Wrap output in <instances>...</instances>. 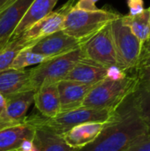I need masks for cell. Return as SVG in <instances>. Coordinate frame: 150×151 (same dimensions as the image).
<instances>
[{
	"label": "cell",
	"instance_id": "obj_1",
	"mask_svg": "<svg viewBox=\"0 0 150 151\" xmlns=\"http://www.w3.org/2000/svg\"><path fill=\"white\" fill-rule=\"evenodd\" d=\"M133 95L116 110L114 118L105 124L98 137L77 151H126L138 139L149 133Z\"/></svg>",
	"mask_w": 150,
	"mask_h": 151
},
{
	"label": "cell",
	"instance_id": "obj_2",
	"mask_svg": "<svg viewBox=\"0 0 150 151\" xmlns=\"http://www.w3.org/2000/svg\"><path fill=\"white\" fill-rule=\"evenodd\" d=\"M137 89L135 75H127L122 80H111L104 78L93 85L89 89L82 107L117 110Z\"/></svg>",
	"mask_w": 150,
	"mask_h": 151
},
{
	"label": "cell",
	"instance_id": "obj_3",
	"mask_svg": "<svg viewBox=\"0 0 150 151\" xmlns=\"http://www.w3.org/2000/svg\"><path fill=\"white\" fill-rule=\"evenodd\" d=\"M119 17V13L109 10L86 11L74 6L65 19L62 31L84 43L103 27Z\"/></svg>",
	"mask_w": 150,
	"mask_h": 151
},
{
	"label": "cell",
	"instance_id": "obj_4",
	"mask_svg": "<svg viewBox=\"0 0 150 151\" xmlns=\"http://www.w3.org/2000/svg\"><path fill=\"white\" fill-rule=\"evenodd\" d=\"M116 114V110H101L80 107L72 111L60 112L55 118L43 116H32L27 118L34 126H42L59 135H63L72 127L89 122L106 123L111 120Z\"/></svg>",
	"mask_w": 150,
	"mask_h": 151
},
{
	"label": "cell",
	"instance_id": "obj_5",
	"mask_svg": "<svg viewBox=\"0 0 150 151\" xmlns=\"http://www.w3.org/2000/svg\"><path fill=\"white\" fill-rule=\"evenodd\" d=\"M83 58L81 47L67 54L50 58L30 70L32 88L36 91L43 85L56 84L65 79L72 67Z\"/></svg>",
	"mask_w": 150,
	"mask_h": 151
},
{
	"label": "cell",
	"instance_id": "obj_6",
	"mask_svg": "<svg viewBox=\"0 0 150 151\" xmlns=\"http://www.w3.org/2000/svg\"><path fill=\"white\" fill-rule=\"evenodd\" d=\"M120 17L111 22V28L118 66L127 73L138 66L143 46Z\"/></svg>",
	"mask_w": 150,
	"mask_h": 151
},
{
	"label": "cell",
	"instance_id": "obj_7",
	"mask_svg": "<svg viewBox=\"0 0 150 151\" xmlns=\"http://www.w3.org/2000/svg\"><path fill=\"white\" fill-rule=\"evenodd\" d=\"M83 58L104 67L118 65L111 23L81 45Z\"/></svg>",
	"mask_w": 150,
	"mask_h": 151
},
{
	"label": "cell",
	"instance_id": "obj_8",
	"mask_svg": "<svg viewBox=\"0 0 150 151\" xmlns=\"http://www.w3.org/2000/svg\"><path fill=\"white\" fill-rule=\"evenodd\" d=\"M78 0H68L61 8L52 11L43 19H40L19 35L29 42L35 43L38 40L63 30L65 19L67 13L75 6Z\"/></svg>",
	"mask_w": 150,
	"mask_h": 151
},
{
	"label": "cell",
	"instance_id": "obj_9",
	"mask_svg": "<svg viewBox=\"0 0 150 151\" xmlns=\"http://www.w3.org/2000/svg\"><path fill=\"white\" fill-rule=\"evenodd\" d=\"M34 90L5 96V107L0 114V130L23 124L27 120V111L34 103Z\"/></svg>",
	"mask_w": 150,
	"mask_h": 151
},
{
	"label": "cell",
	"instance_id": "obj_10",
	"mask_svg": "<svg viewBox=\"0 0 150 151\" xmlns=\"http://www.w3.org/2000/svg\"><path fill=\"white\" fill-rule=\"evenodd\" d=\"M82 44L79 40L59 31L38 40L30 47V50L48 58H52L73 51Z\"/></svg>",
	"mask_w": 150,
	"mask_h": 151
},
{
	"label": "cell",
	"instance_id": "obj_11",
	"mask_svg": "<svg viewBox=\"0 0 150 151\" xmlns=\"http://www.w3.org/2000/svg\"><path fill=\"white\" fill-rule=\"evenodd\" d=\"M34 0H15L0 12V48L8 42Z\"/></svg>",
	"mask_w": 150,
	"mask_h": 151
},
{
	"label": "cell",
	"instance_id": "obj_12",
	"mask_svg": "<svg viewBox=\"0 0 150 151\" xmlns=\"http://www.w3.org/2000/svg\"><path fill=\"white\" fill-rule=\"evenodd\" d=\"M35 127L28 120L25 123L0 130V151H19L34 141Z\"/></svg>",
	"mask_w": 150,
	"mask_h": 151
},
{
	"label": "cell",
	"instance_id": "obj_13",
	"mask_svg": "<svg viewBox=\"0 0 150 151\" xmlns=\"http://www.w3.org/2000/svg\"><path fill=\"white\" fill-rule=\"evenodd\" d=\"M57 85L60 101V112L82 107V104L92 87L68 80H63Z\"/></svg>",
	"mask_w": 150,
	"mask_h": 151
},
{
	"label": "cell",
	"instance_id": "obj_14",
	"mask_svg": "<svg viewBox=\"0 0 150 151\" xmlns=\"http://www.w3.org/2000/svg\"><path fill=\"white\" fill-rule=\"evenodd\" d=\"M106 123H84L72 127L62 136L64 141L69 147L75 150H79L92 143L101 134Z\"/></svg>",
	"mask_w": 150,
	"mask_h": 151
},
{
	"label": "cell",
	"instance_id": "obj_15",
	"mask_svg": "<svg viewBox=\"0 0 150 151\" xmlns=\"http://www.w3.org/2000/svg\"><path fill=\"white\" fill-rule=\"evenodd\" d=\"M106 74L107 67L83 58L72 67L65 80L93 86L106 78Z\"/></svg>",
	"mask_w": 150,
	"mask_h": 151
},
{
	"label": "cell",
	"instance_id": "obj_16",
	"mask_svg": "<svg viewBox=\"0 0 150 151\" xmlns=\"http://www.w3.org/2000/svg\"><path fill=\"white\" fill-rule=\"evenodd\" d=\"M30 90H34L31 85L30 70L9 68L0 73V93L4 97Z\"/></svg>",
	"mask_w": 150,
	"mask_h": 151
},
{
	"label": "cell",
	"instance_id": "obj_17",
	"mask_svg": "<svg viewBox=\"0 0 150 151\" xmlns=\"http://www.w3.org/2000/svg\"><path fill=\"white\" fill-rule=\"evenodd\" d=\"M57 84L43 85L34 93V103L35 107L45 118H55L60 113V101Z\"/></svg>",
	"mask_w": 150,
	"mask_h": 151
},
{
	"label": "cell",
	"instance_id": "obj_18",
	"mask_svg": "<svg viewBox=\"0 0 150 151\" xmlns=\"http://www.w3.org/2000/svg\"><path fill=\"white\" fill-rule=\"evenodd\" d=\"M57 1L58 0H34L25 16L15 28L11 38L19 36L32 25L50 14L56 6Z\"/></svg>",
	"mask_w": 150,
	"mask_h": 151
},
{
	"label": "cell",
	"instance_id": "obj_19",
	"mask_svg": "<svg viewBox=\"0 0 150 151\" xmlns=\"http://www.w3.org/2000/svg\"><path fill=\"white\" fill-rule=\"evenodd\" d=\"M35 134L33 141L34 151H77L69 147L62 135L42 126H34Z\"/></svg>",
	"mask_w": 150,
	"mask_h": 151
},
{
	"label": "cell",
	"instance_id": "obj_20",
	"mask_svg": "<svg viewBox=\"0 0 150 151\" xmlns=\"http://www.w3.org/2000/svg\"><path fill=\"white\" fill-rule=\"evenodd\" d=\"M121 20L124 25H126L131 32L135 35V37L140 41V42L144 45V43L150 39V9L145 8L141 13L132 16V15H121Z\"/></svg>",
	"mask_w": 150,
	"mask_h": 151
},
{
	"label": "cell",
	"instance_id": "obj_21",
	"mask_svg": "<svg viewBox=\"0 0 150 151\" xmlns=\"http://www.w3.org/2000/svg\"><path fill=\"white\" fill-rule=\"evenodd\" d=\"M33 44V42H27L21 35L11 38L6 44L0 48V73L10 68L20 50L31 47Z\"/></svg>",
	"mask_w": 150,
	"mask_h": 151
},
{
	"label": "cell",
	"instance_id": "obj_22",
	"mask_svg": "<svg viewBox=\"0 0 150 151\" xmlns=\"http://www.w3.org/2000/svg\"><path fill=\"white\" fill-rule=\"evenodd\" d=\"M48 59L50 58H48L45 56H42L41 54L32 51L30 50V47H27L19 52V54L16 56V58L12 61L10 68L15 69V70H23L27 66L39 65Z\"/></svg>",
	"mask_w": 150,
	"mask_h": 151
},
{
	"label": "cell",
	"instance_id": "obj_23",
	"mask_svg": "<svg viewBox=\"0 0 150 151\" xmlns=\"http://www.w3.org/2000/svg\"><path fill=\"white\" fill-rule=\"evenodd\" d=\"M133 96L135 106L150 133V88L144 91H135Z\"/></svg>",
	"mask_w": 150,
	"mask_h": 151
},
{
	"label": "cell",
	"instance_id": "obj_24",
	"mask_svg": "<svg viewBox=\"0 0 150 151\" xmlns=\"http://www.w3.org/2000/svg\"><path fill=\"white\" fill-rule=\"evenodd\" d=\"M137 80L136 91H144L150 88V57L143 58L140 60L135 69Z\"/></svg>",
	"mask_w": 150,
	"mask_h": 151
},
{
	"label": "cell",
	"instance_id": "obj_25",
	"mask_svg": "<svg viewBox=\"0 0 150 151\" xmlns=\"http://www.w3.org/2000/svg\"><path fill=\"white\" fill-rule=\"evenodd\" d=\"M126 151H150V133L138 139Z\"/></svg>",
	"mask_w": 150,
	"mask_h": 151
},
{
	"label": "cell",
	"instance_id": "obj_26",
	"mask_svg": "<svg viewBox=\"0 0 150 151\" xmlns=\"http://www.w3.org/2000/svg\"><path fill=\"white\" fill-rule=\"evenodd\" d=\"M127 75H128L127 73L125 72L124 70H122L118 65H113V66H110L107 68L106 78H108V79L118 81V80H122V79L126 78Z\"/></svg>",
	"mask_w": 150,
	"mask_h": 151
},
{
	"label": "cell",
	"instance_id": "obj_27",
	"mask_svg": "<svg viewBox=\"0 0 150 151\" xmlns=\"http://www.w3.org/2000/svg\"><path fill=\"white\" fill-rule=\"evenodd\" d=\"M126 4L129 10L128 14L132 16L141 13L145 9L143 0H126Z\"/></svg>",
	"mask_w": 150,
	"mask_h": 151
},
{
	"label": "cell",
	"instance_id": "obj_28",
	"mask_svg": "<svg viewBox=\"0 0 150 151\" xmlns=\"http://www.w3.org/2000/svg\"><path fill=\"white\" fill-rule=\"evenodd\" d=\"M99 0H78L75 7L86 11H95L98 8L96 7L95 4Z\"/></svg>",
	"mask_w": 150,
	"mask_h": 151
},
{
	"label": "cell",
	"instance_id": "obj_29",
	"mask_svg": "<svg viewBox=\"0 0 150 151\" xmlns=\"http://www.w3.org/2000/svg\"><path fill=\"white\" fill-rule=\"evenodd\" d=\"M147 57H150V39L144 43V45L142 47V52H141V59L143 58H147Z\"/></svg>",
	"mask_w": 150,
	"mask_h": 151
},
{
	"label": "cell",
	"instance_id": "obj_30",
	"mask_svg": "<svg viewBox=\"0 0 150 151\" xmlns=\"http://www.w3.org/2000/svg\"><path fill=\"white\" fill-rule=\"evenodd\" d=\"M15 0H0V12Z\"/></svg>",
	"mask_w": 150,
	"mask_h": 151
},
{
	"label": "cell",
	"instance_id": "obj_31",
	"mask_svg": "<svg viewBox=\"0 0 150 151\" xmlns=\"http://www.w3.org/2000/svg\"><path fill=\"white\" fill-rule=\"evenodd\" d=\"M5 107V98L4 96L0 93V114L2 113V111H4Z\"/></svg>",
	"mask_w": 150,
	"mask_h": 151
},
{
	"label": "cell",
	"instance_id": "obj_32",
	"mask_svg": "<svg viewBox=\"0 0 150 151\" xmlns=\"http://www.w3.org/2000/svg\"><path fill=\"white\" fill-rule=\"evenodd\" d=\"M149 9H150V6H149Z\"/></svg>",
	"mask_w": 150,
	"mask_h": 151
}]
</instances>
